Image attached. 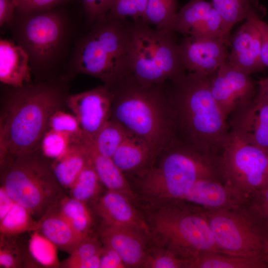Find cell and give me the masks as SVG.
<instances>
[{"mask_svg": "<svg viewBox=\"0 0 268 268\" xmlns=\"http://www.w3.org/2000/svg\"><path fill=\"white\" fill-rule=\"evenodd\" d=\"M246 20L254 25L260 33L261 60L265 67H268V24L261 19L257 8L249 11Z\"/></svg>", "mask_w": 268, "mask_h": 268, "instance_id": "obj_41", "label": "cell"}, {"mask_svg": "<svg viewBox=\"0 0 268 268\" xmlns=\"http://www.w3.org/2000/svg\"><path fill=\"white\" fill-rule=\"evenodd\" d=\"M87 146L91 163L102 184L108 190L120 193L131 201L137 198L125 173L117 166L112 158L103 156L97 152L89 143Z\"/></svg>", "mask_w": 268, "mask_h": 268, "instance_id": "obj_25", "label": "cell"}, {"mask_svg": "<svg viewBox=\"0 0 268 268\" xmlns=\"http://www.w3.org/2000/svg\"><path fill=\"white\" fill-rule=\"evenodd\" d=\"M58 206L61 213L77 232L85 237L91 236L93 219L86 203L64 196Z\"/></svg>", "mask_w": 268, "mask_h": 268, "instance_id": "obj_26", "label": "cell"}, {"mask_svg": "<svg viewBox=\"0 0 268 268\" xmlns=\"http://www.w3.org/2000/svg\"><path fill=\"white\" fill-rule=\"evenodd\" d=\"M101 184L90 160L69 189L70 197L87 203L97 196Z\"/></svg>", "mask_w": 268, "mask_h": 268, "instance_id": "obj_32", "label": "cell"}, {"mask_svg": "<svg viewBox=\"0 0 268 268\" xmlns=\"http://www.w3.org/2000/svg\"><path fill=\"white\" fill-rule=\"evenodd\" d=\"M100 255L73 262H63L61 266L67 268H100Z\"/></svg>", "mask_w": 268, "mask_h": 268, "instance_id": "obj_45", "label": "cell"}, {"mask_svg": "<svg viewBox=\"0 0 268 268\" xmlns=\"http://www.w3.org/2000/svg\"><path fill=\"white\" fill-rule=\"evenodd\" d=\"M223 182L250 199L266 187L268 180V151L249 144L230 131L220 153Z\"/></svg>", "mask_w": 268, "mask_h": 268, "instance_id": "obj_11", "label": "cell"}, {"mask_svg": "<svg viewBox=\"0 0 268 268\" xmlns=\"http://www.w3.org/2000/svg\"><path fill=\"white\" fill-rule=\"evenodd\" d=\"M260 195V205L256 206L263 217L268 221V187L263 189Z\"/></svg>", "mask_w": 268, "mask_h": 268, "instance_id": "obj_47", "label": "cell"}, {"mask_svg": "<svg viewBox=\"0 0 268 268\" xmlns=\"http://www.w3.org/2000/svg\"><path fill=\"white\" fill-rule=\"evenodd\" d=\"M250 201L219 209L202 208L221 252L264 263L268 236Z\"/></svg>", "mask_w": 268, "mask_h": 268, "instance_id": "obj_10", "label": "cell"}, {"mask_svg": "<svg viewBox=\"0 0 268 268\" xmlns=\"http://www.w3.org/2000/svg\"><path fill=\"white\" fill-rule=\"evenodd\" d=\"M32 69L25 50L13 40H0V80L19 88L32 82Z\"/></svg>", "mask_w": 268, "mask_h": 268, "instance_id": "obj_22", "label": "cell"}, {"mask_svg": "<svg viewBox=\"0 0 268 268\" xmlns=\"http://www.w3.org/2000/svg\"><path fill=\"white\" fill-rule=\"evenodd\" d=\"M16 11L31 12L51 9L74 1V0H14Z\"/></svg>", "mask_w": 268, "mask_h": 268, "instance_id": "obj_42", "label": "cell"}, {"mask_svg": "<svg viewBox=\"0 0 268 268\" xmlns=\"http://www.w3.org/2000/svg\"><path fill=\"white\" fill-rule=\"evenodd\" d=\"M147 0H112L106 16L116 19L130 17L133 21H143Z\"/></svg>", "mask_w": 268, "mask_h": 268, "instance_id": "obj_36", "label": "cell"}, {"mask_svg": "<svg viewBox=\"0 0 268 268\" xmlns=\"http://www.w3.org/2000/svg\"><path fill=\"white\" fill-rule=\"evenodd\" d=\"M160 151L145 139L127 131L125 139L112 158L124 173L138 176L152 166Z\"/></svg>", "mask_w": 268, "mask_h": 268, "instance_id": "obj_21", "label": "cell"}, {"mask_svg": "<svg viewBox=\"0 0 268 268\" xmlns=\"http://www.w3.org/2000/svg\"><path fill=\"white\" fill-rule=\"evenodd\" d=\"M58 203L39 219L37 231L58 248L70 254L83 241L89 237L82 236L73 228L60 212Z\"/></svg>", "mask_w": 268, "mask_h": 268, "instance_id": "obj_23", "label": "cell"}, {"mask_svg": "<svg viewBox=\"0 0 268 268\" xmlns=\"http://www.w3.org/2000/svg\"><path fill=\"white\" fill-rule=\"evenodd\" d=\"M68 4L41 11L16 10L8 24L12 40L29 57L32 74L43 81L58 82L56 77L66 71L68 78L76 44L82 35L78 33L79 20L66 8Z\"/></svg>", "mask_w": 268, "mask_h": 268, "instance_id": "obj_1", "label": "cell"}, {"mask_svg": "<svg viewBox=\"0 0 268 268\" xmlns=\"http://www.w3.org/2000/svg\"><path fill=\"white\" fill-rule=\"evenodd\" d=\"M258 83L260 90L257 96L268 102V77L260 79Z\"/></svg>", "mask_w": 268, "mask_h": 268, "instance_id": "obj_48", "label": "cell"}, {"mask_svg": "<svg viewBox=\"0 0 268 268\" xmlns=\"http://www.w3.org/2000/svg\"><path fill=\"white\" fill-rule=\"evenodd\" d=\"M90 161L87 146L81 141L73 143L63 156L54 160L51 167L61 186L69 189Z\"/></svg>", "mask_w": 268, "mask_h": 268, "instance_id": "obj_24", "label": "cell"}, {"mask_svg": "<svg viewBox=\"0 0 268 268\" xmlns=\"http://www.w3.org/2000/svg\"><path fill=\"white\" fill-rule=\"evenodd\" d=\"M144 235L133 229L104 223L100 231L102 244L114 250L127 267H143L148 253Z\"/></svg>", "mask_w": 268, "mask_h": 268, "instance_id": "obj_18", "label": "cell"}, {"mask_svg": "<svg viewBox=\"0 0 268 268\" xmlns=\"http://www.w3.org/2000/svg\"><path fill=\"white\" fill-rule=\"evenodd\" d=\"M167 89L177 139L220 153L230 133L227 118L212 95L209 75L186 74Z\"/></svg>", "mask_w": 268, "mask_h": 268, "instance_id": "obj_3", "label": "cell"}, {"mask_svg": "<svg viewBox=\"0 0 268 268\" xmlns=\"http://www.w3.org/2000/svg\"><path fill=\"white\" fill-rule=\"evenodd\" d=\"M126 134L127 131L122 126L110 119L99 131L93 141L87 143L100 154L112 158Z\"/></svg>", "mask_w": 268, "mask_h": 268, "instance_id": "obj_29", "label": "cell"}, {"mask_svg": "<svg viewBox=\"0 0 268 268\" xmlns=\"http://www.w3.org/2000/svg\"><path fill=\"white\" fill-rule=\"evenodd\" d=\"M111 119L160 150L177 139L165 83L148 85L124 76L110 88Z\"/></svg>", "mask_w": 268, "mask_h": 268, "instance_id": "obj_4", "label": "cell"}, {"mask_svg": "<svg viewBox=\"0 0 268 268\" xmlns=\"http://www.w3.org/2000/svg\"><path fill=\"white\" fill-rule=\"evenodd\" d=\"M138 176L145 197L179 200L198 181H222L220 153L201 150L178 139L159 152L152 166Z\"/></svg>", "mask_w": 268, "mask_h": 268, "instance_id": "obj_5", "label": "cell"}, {"mask_svg": "<svg viewBox=\"0 0 268 268\" xmlns=\"http://www.w3.org/2000/svg\"><path fill=\"white\" fill-rule=\"evenodd\" d=\"M127 267L120 256L114 250L103 245L100 255V268Z\"/></svg>", "mask_w": 268, "mask_h": 268, "instance_id": "obj_43", "label": "cell"}, {"mask_svg": "<svg viewBox=\"0 0 268 268\" xmlns=\"http://www.w3.org/2000/svg\"><path fill=\"white\" fill-rule=\"evenodd\" d=\"M266 187H268V180L267 185Z\"/></svg>", "mask_w": 268, "mask_h": 268, "instance_id": "obj_50", "label": "cell"}, {"mask_svg": "<svg viewBox=\"0 0 268 268\" xmlns=\"http://www.w3.org/2000/svg\"><path fill=\"white\" fill-rule=\"evenodd\" d=\"M130 201L128 197L120 193L108 190L96 201L94 210L104 223L151 235L149 226Z\"/></svg>", "mask_w": 268, "mask_h": 268, "instance_id": "obj_17", "label": "cell"}, {"mask_svg": "<svg viewBox=\"0 0 268 268\" xmlns=\"http://www.w3.org/2000/svg\"><path fill=\"white\" fill-rule=\"evenodd\" d=\"M113 97L112 91L104 85L67 96L66 104L79 122L83 142L91 143L110 120Z\"/></svg>", "mask_w": 268, "mask_h": 268, "instance_id": "obj_12", "label": "cell"}, {"mask_svg": "<svg viewBox=\"0 0 268 268\" xmlns=\"http://www.w3.org/2000/svg\"><path fill=\"white\" fill-rule=\"evenodd\" d=\"M103 244L96 237H90L83 241L64 262L85 259L101 253Z\"/></svg>", "mask_w": 268, "mask_h": 268, "instance_id": "obj_40", "label": "cell"}, {"mask_svg": "<svg viewBox=\"0 0 268 268\" xmlns=\"http://www.w3.org/2000/svg\"><path fill=\"white\" fill-rule=\"evenodd\" d=\"M40 143L43 155L55 160L63 156L74 142L69 134L49 129Z\"/></svg>", "mask_w": 268, "mask_h": 268, "instance_id": "obj_35", "label": "cell"}, {"mask_svg": "<svg viewBox=\"0 0 268 268\" xmlns=\"http://www.w3.org/2000/svg\"><path fill=\"white\" fill-rule=\"evenodd\" d=\"M14 236L0 235V268H18L35 266L33 262H36L32 258H29L27 253L14 239Z\"/></svg>", "mask_w": 268, "mask_h": 268, "instance_id": "obj_33", "label": "cell"}, {"mask_svg": "<svg viewBox=\"0 0 268 268\" xmlns=\"http://www.w3.org/2000/svg\"><path fill=\"white\" fill-rule=\"evenodd\" d=\"M230 36H184L179 44L186 70L209 76L227 60Z\"/></svg>", "mask_w": 268, "mask_h": 268, "instance_id": "obj_13", "label": "cell"}, {"mask_svg": "<svg viewBox=\"0 0 268 268\" xmlns=\"http://www.w3.org/2000/svg\"><path fill=\"white\" fill-rule=\"evenodd\" d=\"M223 181L203 179L197 182L179 201H186L204 209H219L250 201Z\"/></svg>", "mask_w": 268, "mask_h": 268, "instance_id": "obj_20", "label": "cell"}, {"mask_svg": "<svg viewBox=\"0 0 268 268\" xmlns=\"http://www.w3.org/2000/svg\"><path fill=\"white\" fill-rule=\"evenodd\" d=\"M34 152L6 159L2 186L17 203L40 218L64 196L52 169Z\"/></svg>", "mask_w": 268, "mask_h": 268, "instance_id": "obj_8", "label": "cell"}, {"mask_svg": "<svg viewBox=\"0 0 268 268\" xmlns=\"http://www.w3.org/2000/svg\"><path fill=\"white\" fill-rule=\"evenodd\" d=\"M16 10L14 0H0V26L9 24L13 19Z\"/></svg>", "mask_w": 268, "mask_h": 268, "instance_id": "obj_44", "label": "cell"}, {"mask_svg": "<svg viewBox=\"0 0 268 268\" xmlns=\"http://www.w3.org/2000/svg\"><path fill=\"white\" fill-rule=\"evenodd\" d=\"M127 73L148 85L175 82L186 74L174 32L153 29L142 21H133Z\"/></svg>", "mask_w": 268, "mask_h": 268, "instance_id": "obj_7", "label": "cell"}, {"mask_svg": "<svg viewBox=\"0 0 268 268\" xmlns=\"http://www.w3.org/2000/svg\"><path fill=\"white\" fill-rule=\"evenodd\" d=\"M15 201L1 185L0 188V220L10 211Z\"/></svg>", "mask_w": 268, "mask_h": 268, "instance_id": "obj_46", "label": "cell"}, {"mask_svg": "<svg viewBox=\"0 0 268 268\" xmlns=\"http://www.w3.org/2000/svg\"><path fill=\"white\" fill-rule=\"evenodd\" d=\"M56 246L39 232L34 231L29 245V251L34 260L42 266L58 268L59 262Z\"/></svg>", "mask_w": 268, "mask_h": 268, "instance_id": "obj_34", "label": "cell"}, {"mask_svg": "<svg viewBox=\"0 0 268 268\" xmlns=\"http://www.w3.org/2000/svg\"><path fill=\"white\" fill-rule=\"evenodd\" d=\"M49 129L69 134L74 143L82 141V132L79 122L75 115L59 109L50 117Z\"/></svg>", "mask_w": 268, "mask_h": 268, "instance_id": "obj_37", "label": "cell"}, {"mask_svg": "<svg viewBox=\"0 0 268 268\" xmlns=\"http://www.w3.org/2000/svg\"><path fill=\"white\" fill-rule=\"evenodd\" d=\"M89 29L77 42L68 76L91 75L110 88L128 72L132 25L126 19L105 16Z\"/></svg>", "mask_w": 268, "mask_h": 268, "instance_id": "obj_6", "label": "cell"}, {"mask_svg": "<svg viewBox=\"0 0 268 268\" xmlns=\"http://www.w3.org/2000/svg\"><path fill=\"white\" fill-rule=\"evenodd\" d=\"M209 79L212 95L227 119L239 105L256 96L250 75L233 67L227 60Z\"/></svg>", "mask_w": 268, "mask_h": 268, "instance_id": "obj_14", "label": "cell"}, {"mask_svg": "<svg viewBox=\"0 0 268 268\" xmlns=\"http://www.w3.org/2000/svg\"><path fill=\"white\" fill-rule=\"evenodd\" d=\"M268 254V244H267V248H266V255Z\"/></svg>", "mask_w": 268, "mask_h": 268, "instance_id": "obj_49", "label": "cell"}, {"mask_svg": "<svg viewBox=\"0 0 268 268\" xmlns=\"http://www.w3.org/2000/svg\"><path fill=\"white\" fill-rule=\"evenodd\" d=\"M212 3L221 16L226 32L230 34L237 22L246 20L249 11L257 8L255 0H211Z\"/></svg>", "mask_w": 268, "mask_h": 268, "instance_id": "obj_30", "label": "cell"}, {"mask_svg": "<svg viewBox=\"0 0 268 268\" xmlns=\"http://www.w3.org/2000/svg\"><path fill=\"white\" fill-rule=\"evenodd\" d=\"M189 261L179 257L173 251L166 248L148 253L143 268H187Z\"/></svg>", "mask_w": 268, "mask_h": 268, "instance_id": "obj_38", "label": "cell"}, {"mask_svg": "<svg viewBox=\"0 0 268 268\" xmlns=\"http://www.w3.org/2000/svg\"><path fill=\"white\" fill-rule=\"evenodd\" d=\"M168 31L184 36H230L212 2L190 0L176 13Z\"/></svg>", "mask_w": 268, "mask_h": 268, "instance_id": "obj_15", "label": "cell"}, {"mask_svg": "<svg viewBox=\"0 0 268 268\" xmlns=\"http://www.w3.org/2000/svg\"><path fill=\"white\" fill-rule=\"evenodd\" d=\"M150 222L159 242L189 263L202 253L221 252L201 207L167 204L152 214Z\"/></svg>", "mask_w": 268, "mask_h": 268, "instance_id": "obj_9", "label": "cell"}, {"mask_svg": "<svg viewBox=\"0 0 268 268\" xmlns=\"http://www.w3.org/2000/svg\"><path fill=\"white\" fill-rule=\"evenodd\" d=\"M24 207L15 202L8 213L0 220V235L14 236L38 230V221Z\"/></svg>", "mask_w": 268, "mask_h": 268, "instance_id": "obj_28", "label": "cell"}, {"mask_svg": "<svg viewBox=\"0 0 268 268\" xmlns=\"http://www.w3.org/2000/svg\"><path fill=\"white\" fill-rule=\"evenodd\" d=\"M264 263L234 256L219 252H206L198 255L187 268H259L266 267Z\"/></svg>", "mask_w": 268, "mask_h": 268, "instance_id": "obj_27", "label": "cell"}, {"mask_svg": "<svg viewBox=\"0 0 268 268\" xmlns=\"http://www.w3.org/2000/svg\"><path fill=\"white\" fill-rule=\"evenodd\" d=\"M86 25L90 29L97 21L104 18L112 0H79Z\"/></svg>", "mask_w": 268, "mask_h": 268, "instance_id": "obj_39", "label": "cell"}, {"mask_svg": "<svg viewBox=\"0 0 268 268\" xmlns=\"http://www.w3.org/2000/svg\"><path fill=\"white\" fill-rule=\"evenodd\" d=\"M58 82H31L12 87L0 118V163L35 151L48 130L51 115L66 101Z\"/></svg>", "mask_w": 268, "mask_h": 268, "instance_id": "obj_2", "label": "cell"}, {"mask_svg": "<svg viewBox=\"0 0 268 268\" xmlns=\"http://www.w3.org/2000/svg\"><path fill=\"white\" fill-rule=\"evenodd\" d=\"M177 9V0H147L142 21L157 29L168 31Z\"/></svg>", "mask_w": 268, "mask_h": 268, "instance_id": "obj_31", "label": "cell"}, {"mask_svg": "<svg viewBox=\"0 0 268 268\" xmlns=\"http://www.w3.org/2000/svg\"><path fill=\"white\" fill-rule=\"evenodd\" d=\"M228 118L231 132L242 140L268 151V102L255 96L239 105Z\"/></svg>", "mask_w": 268, "mask_h": 268, "instance_id": "obj_16", "label": "cell"}, {"mask_svg": "<svg viewBox=\"0 0 268 268\" xmlns=\"http://www.w3.org/2000/svg\"><path fill=\"white\" fill-rule=\"evenodd\" d=\"M231 50L227 59L236 69L248 74L263 70L261 37L256 27L246 21L230 39Z\"/></svg>", "mask_w": 268, "mask_h": 268, "instance_id": "obj_19", "label": "cell"}]
</instances>
